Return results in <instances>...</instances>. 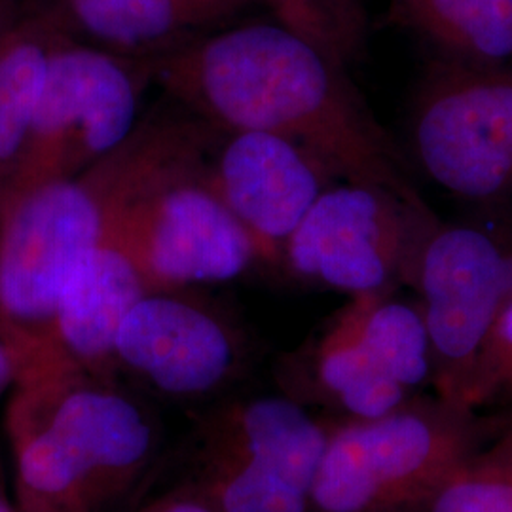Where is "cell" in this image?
<instances>
[{
  "label": "cell",
  "mask_w": 512,
  "mask_h": 512,
  "mask_svg": "<svg viewBox=\"0 0 512 512\" xmlns=\"http://www.w3.org/2000/svg\"><path fill=\"white\" fill-rule=\"evenodd\" d=\"M156 69L167 90L222 128L274 133L349 183L423 205L340 61L283 23L226 29L167 55Z\"/></svg>",
  "instance_id": "1"
},
{
  "label": "cell",
  "mask_w": 512,
  "mask_h": 512,
  "mask_svg": "<svg viewBox=\"0 0 512 512\" xmlns=\"http://www.w3.org/2000/svg\"><path fill=\"white\" fill-rule=\"evenodd\" d=\"M19 512H114L160 452L152 412L114 376L52 368L18 378L4 414Z\"/></svg>",
  "instance_id": "2"
},
{
  "label": "cell",
  "mask_w": 512,
  "mask_h": 512,
  "mask_svg": "<svg viewBox=\"0 0 512 512\" xmlns=\"http://www.w3.org/2000/svg\"><path fill=\"white\" fill-rule=\"evenodd\" d=\"M186 141L181 126L135 128L84 173L0 198V338L19 376L50 359L57 304L78 260L103 241L133 186Z\"/></svg>",
  "instance_id": "3"
},
{
  "label": "cell",
  "mask_w": 512,
  "mask_h": 512,
  "mask_svg": "<svg viewBox=\"0 0 512 512\" xmlns=\"http://www.w3.org/2000/svg\"><path fill=\"white\" fill-rule=\"evenodd\" d=\"M327 425L310 512H421L482 437L473 408L439 395L410 397L378 418Z\"/></svg>",
  "instance_id": "4"
},
{
  "label": "cell",
  "mask_w": 512,
  "mask_h": 512,
  "mask_svg": "<svg viewBox=\"0 0 512 512\" xmlns=\"http://www.w3.org/2000/svg\"><path fill=\"white\" fill-rule=\"evenodd\" d=\"M107 236L148 291L224 283L258 260L255 245L207 181L202 147L150 171L120 203Z\"/></svg>",
  "instance_id": "5"
},
{
  "label": "cell",
  "mask_w": 512,
  "mask_h": 512,
  "mask_svg": "<svg viewBox=\"0 0 512 512\" xmlns=\"http://www.w3.org/2000/svg\"><path fill=\"white\" fill-rule=\"evenodd\" d=\"M327 435L293 397L220 404L194 433L186 480L219 512H310Z\"/></svg>",
  "instance_id": "6"
},
{
  "label": "cell",
  "mask_w": 512,
  "mask_h": 512,
  "mask_svg": "<svg viewBox=\"0 0 512 512\" xmlns=\"http://www.w3.org/2000/svg\"><path fill=\"white\" fill-rule=\"evenodd\" d=\"M137 105L129 61L61 33L27 143L0 198L71 179L107 158L135 131Z\"/></svg>",
  "instance_id": "7"
},
{
  "label": "cell",
  "mask_w": 512,
  "mask_h": 512,
  "mask_svg": "<svg viewBox=\"0 0 512 512\" xmlns=\"http://www.w3.org/2000/svg\"><path fill=\"white\" fill-rule=\"evenodd\" d=\"M435 226L425 205H410L372 184L325 188L285 243L294 274L351 296L393 291Z\"/></svg>",
  "instance_id": "8"
},
{
  "label": "cell",
  "mask_w": 512,
  "mask_h": 512,
  "mask_svg": "<svg viewBox=\"0 0 512 512\" xmlns=\"http://www.w3.org/2000/svg\"><path fill=\"white\" fill-rule=\"evenodd\" d=\"M408 283L421 294L437 395L471 408L476 359L511 298V260L482 230L435 224L420 243Z\"/></svg>",
  "instance_id": "9"
},
{
  "label": "cell",
  "mask_w": 512,
  "mask_h": 512,
  "mask_svg": "<svg viewBox=\"0 0 512 512\" xmlns=\"http://www.w3.org/2000/svg\"><path fill=\"white\" fill-rule=\"evenodd\" d=\"M414 147L425 173L461 198L512 190V63L440 67L416 107Z\"/></svg>",
  "instance_id": "10"
},
{
  "label": "cell",
  "mask_w": 512,
  "mask_h": 512,
  "mask_svg": "<svg viewBox=\"0 0 512 512\" xmlns=\"http://www.w3.org/2000/svg\"><path fill=\"white\" fill-rule=\"evenodd\" d=\"M243 346L236 329L179 291H148L124 317L114 370L171 399H205L236 380Z\"/></svg>",
  "instance_id": "11"
},
{
  "label": "cell",
  "mask_w": 512,
  "mask_h": 512,
  "mask_svg": "<svg viewBox=\"0 0 512 512\" xmlns=\"http://www.w3.org/2000/svg\"><path fill=\"white\" fill-rule=\"evenodd\" d=\"M207 181L245 228L258 260L277 262L315 200L325 173L310 152L266 131H230Z\"/></svg>",
  "instance_id": "12"
},
{
  "label": "cell",
  "mask_w": 512,
  "mask_h": 512,
  "mask_svg": "<svg viewBox=\"0 0 512 512\" xmlns=\"http://www.w3.org/2000/svg\"><path fill=\"white\" fill-rule=\"evenodd\" d=\"M147 293L135 264L105 234L69 275L57 304L50 359L33 372L73 368L114 376L116 334L133 304Z\"/></svg>",
  "instance_id": "13"
},
{
  "label": "cell",
  "mask_w": 512,
  "mask_h": 512,
  "mask_svg": "<svg viewBox=\"0 0 512 512\" xmlns=\"http://www.w3.org/2000/svg\"><path fill=\"white\" fill-rule=\"evenodd\" d=\"M311 380L325 403L353 420L384 416L412 397L366 346L344 310L315 346Z\"/></svg>",
  "instance_id": "14"
},
{
  "label": "cell",
  "mask_w": 512,
  "mask_h": 512,
  "mask_svg": "<svg viewBox=\"0 0 512 512\" xmlns=\"http://www.w3.org/2000/svg\"><path fill=\"white\" fill-rule=\"evenodd\" d=\"M65 37L76 33L110 52H143L202 21L192 0H57L42 12Z\"/></svg>",
  "instance_id": "15"
},
{
  "label": "cell",
  "mask_w": 512,
  "mask_h": 512,
  "mask_svg": "<svg viewBox=\"0 0 512 512\" xmlns=\"http://www.w3.org/2000/svg\"><path fill=\"white\" fill-rule=\"evenodd\" d=\"M61 33L33 14L18 19L0 52V190L18 165Z\"/></svg>",
  "instance_id": "16"
},
{
  "label": "cell",
  "mask_w": 512,
  "mask_h": 512,
  "mask_svg": "<svg viewBox=\"0 0 512 512\" xmlns=\"http://www.w3.org/2000/svg\"><path fill=\"white\" fill-rule=\"evenodd\" d=\"M404 19L452 59L512 63V0H397Z\"/></svg>",
  "instance_id": "17"
},
{
  "label": "cell",
  "mask_w": 512,
  "mask_h": 512,
  "mask_svg": "<svg viewBox=\"0 0 512 512\" xmlns=\"http://www.w3.org/2000/svg\"><path fill=\"white\" fill-rule=\"evenodd\" d=\"M385 370L412 393L433 378V355L421 311L391 291L353 296L344 308Z\"/></svg>",
  "instance_id": "18"
},
{
  "label": "cell",
  "mask_w": 512,
  "mask_h": 512,
  "mask_svg": "<svg viewBox=\"0 0 512 512\" xmlns=\"http://www.w3.org/2000/svg\"><path fill=\"white\" fill-rule=\"evenodd\" d=\"M421 512H512V429L463 459Z\"/></svg>",
  "instance_id": "19"
},
{
  "label": "cell",
  "mask_w": 512,
  "mask_h": 512,
  "mask_svg": "<svg viewBox=\"0 0 512 512\" xmlns=\"http://www.w3.org/2000/svg\"><path fill=\"white\" fill-rule=\"evenodd\" d=\"M279 23L310 40L342 63L363 38V8L359 0H266Z\"/></svg>",
  "instance_id": "20"
},
{
  "label": "cell",
  "mask_w": 512,
  "mask_h": 512,
  "mask_svg": "<svg viewBox=\"0 0 512 512\" xmlns=\"http://www.w3.org/2000/svg\"><path fill=\"white\" fill-rule=\"evenodd\" d=\"M495 399L512 403V296L484 340L469 389L473 410Z\"/></svg>",
  "instance_id": "21"
},
{
  "label": "cell",
  "mask_w": 512,
  "mask_h": 512,
  "mask_svg": "<svg viewBox=\"0 0 512 512\" xmlns=\"http://www.w3.org/2000/svg\"><path fill=\"white\" fill-rule=\"evenodd\" d=\"M128 512H219L215 505L188 480H183L162 494L150 497Z\"/></svg>",
  "instance_id": "22"
},
{
  "label": "cell",
  "mask_w": 512,
  "mask_h": 512,
  "mask_svg": "<svg viewBox=\"0 0 512 512\" xmlns=\"http://www.w3.org/2000/svg\"><path fill=\"white\" fill-rule=\"evenodd\" d=\"M19 363L16 353L0 338V401L18 382Z\"/></svg>",
  "instance_id": "23"
},
{
  "label": "cell",
  "mask_w": 512,
  "mask_h": 512,
  "mask_svg": "<svg viewBox=\"0 0 512 512\" xmlns=\"http://www.w3.org/2000/svg\"><path fill=\"white\" fill-rule=\"evenodd\" d=\"M18 16V6L12 0H0V52Z\"/></svg>",
  "instance_id": "24"
},
{
  "label": "cell",
  "mask_w": 512,
  "mask_h": 512,
  "mask_svg": "<svg viewBox=\"0 0 512 512\" xmlns=\"http://www.w3.org/2000/svg\"><path fill=\"white\" fill-rule=\"evenodd\" d=\"M192 2H194V8H196L198 16L203 21V19H207L209 16L220 14L226 8L236 6V4L243 2V0H192Z\"/></svg>",
  "instance_id": "25"
},
{
  "label": "cell",
  "mask_w": 512,
  "mask_h": 512,
  "mask_svg": "<svg viewBox=\"0 0 512 512\" xmlns=\"http://www.w3.org/2000/svg\"><path fill=\"white\" fill-rule=\"evenodd\" d=\"M0 512H19L14 494L8 492L2 475H0Z\"/></svg>",
  "instance_id": "26"
}]
</instances>
